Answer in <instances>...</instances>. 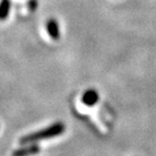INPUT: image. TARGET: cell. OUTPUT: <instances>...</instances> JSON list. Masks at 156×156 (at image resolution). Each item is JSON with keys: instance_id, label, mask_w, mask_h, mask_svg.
I'll use <instances>...</instances> for the list:
<instances>
[{"instance_id": "obj_1", "label": "cell", "mask_w": 156, "mask_h": 156, "mask_svg": "<svg viewBox=\"0 0 156 156\" xmlns=\"http://www.w3.org/2000/svg\"><path fill=\"white\" fill-rule=\"evenodd\" d=\"M64 126L62 124H56L54 126L48 128L46 130L40 131V132L34 133L32 135L27 136L24 138L21 139L20 143L21 144H26L27 142H33V141H38V140H43V139H48V138H53L55 136L60 135L64 132Z\"/></svg>"}, {"instance_id": "obj_2", "label": "cell", "mask_w": 156, "mask_h": 156, "mask_svg": "<svg viewBox=\"0 0 156 156\" xmlns=\"http://www.w3.org/2000/svg\"><path fill=\"white\" fill-rule=\"evenodd\" d=\"M47 27V32H48L49 36L51 37L52 39L54 40H58L60 38V29H59V24L58 21L55 20V18H50V20L47 21L46 24Z\"/></svg>"}, {"instance_id": "obj_3", "label": "cell", "mask_w": 156, "mask_h": 156, "mask_svg": "<svg viewBox=\"0 0 156 156\" xmlns=\"http://www.w3.org/2000/svg\"><path fill=\"white\" fill-rule=\"evenodd\" d=\"M82 101L87 105H93L98 101V94L96 93L95 90H87L83 94Z\"/></svg>"}, {"instance_id": "obj_4", "label": "cell", "mask_w": 156, "mask_h": 156, "mask_svg": "<svg viewBox=\"0 0 156 156\" xmlns=\"http://www.w3.org/2000/svg\"><path fill=\"white\" fill-rule=\"evenodd\" d=\"M10 0H1L0 1V20H4L7 18L10 11Z\"/></svg>"}, {"instance_id": "obj_5", "label": "cell", "mask_w": 156, "mask_h": 156, "mask_svg": "<svg viewBox=\"0 0 156 156\" xmlns=\"http://www.w3.org/2000/svg\"><path fill=\"white\" fill-rule=\"evenodd\" d=\"M38 151H39V148L36 147V146H33V147H30L27 149H23V150L15 151L13 156H27L30 154H36Z\"/></svg>"}]
</instances>
